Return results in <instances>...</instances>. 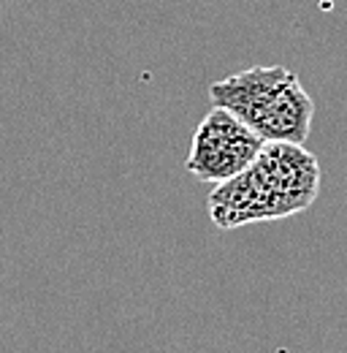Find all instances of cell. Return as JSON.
Returning <instances> with one entry per match:
<instances>
[{"label": "cell", "instance_id": "1", "mask_svg": "<svg viewBox=\"0 0 347 353\" xmlns=\"http://www.w3.org/2000/svg\"><path fill=\"white\" fill-rule=\"evenodd\" d=\"M215 106L228 109L263 141L304 144L312 131L315 101L302 88L299 74L285 65H253L209 88Z\"/></svg>", "mask_w": 347, "mask_h": 353}, {"label": "cell", "instance_id": "2", "mask_svg": "<svg viewBox=\"0 0 347 353\" xmlns=\"http://www.w3.org/2000/svg\"><path fill=\"white\" fill-rule=\"evenodd\" d=\"M263 139L222 106H212L193 133L185 169L201 182H222L250 169Z\"/></svg>", "mask_w": 347, "mask_h": 353}, {"label": "cell", "instance_id": "3", "mask_svg": "<svg viewBox=\"0 0 347 353\" xmlns=\"http://www.w3.org/2000/svg\"><path fill=\"white\" fill-rule=\"evenodd\" d=\"M253 172L271 196L277 221L304 212L320 193L317 158L304 144L266 141L253 163Z\"/></svg>", "mask_w": 347, "mask_h": 353}, {"label": "cell", "instance_id": "4", "mask_svg": "<svg viewBox=\"0 0 347 353\" xmlns=\"http://www.w3.org/2000/svg\"><path fill=\"white\" fill-rule=\"evenodd\" d=\"M207 212H209V221L222 231L242 228L247 223L277 221L271 196L263 188L258 174L253 172V166L244 169L242 174L217 182L209 190Z\"/></svg>", "mask_w": 347, "mask_h": 353}]
</instances>
